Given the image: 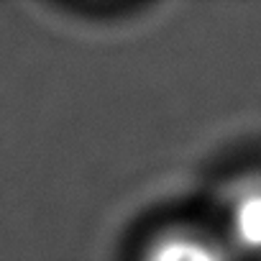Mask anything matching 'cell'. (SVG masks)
I'll use <instances>...</instances> for the list:
<instances>
[{
    "label": "cell",
    "mask_w": 261,
    "mask_h": 261,
    "mask_svg": "<svg viewBox=\"0 0 261 261\" xmlns=\"http://www.w3.org/2000/svg\"><path fill=\"white\" fill-rule=\"evenodd\" d=\"M141 261H236V256L218 233L169 228L146 243Z\"/></svg>",
    "instance_id": "cell-2"
},
{
    "label": "cell",
    "mask_w": 261,
    "mask_h": 261,
    "mask_svg": "<svg viewBox=\"0 0 261 261\" xmlns=\"http://www.w3.org/2000/svg\"><path fill=\"white\" fill-rule=\"evenodd\" d=\"M218 236L236 258H261V177H248L228 192Z\"/></svg>",
    "instance_id": "cell-1"
}]
</instances>
